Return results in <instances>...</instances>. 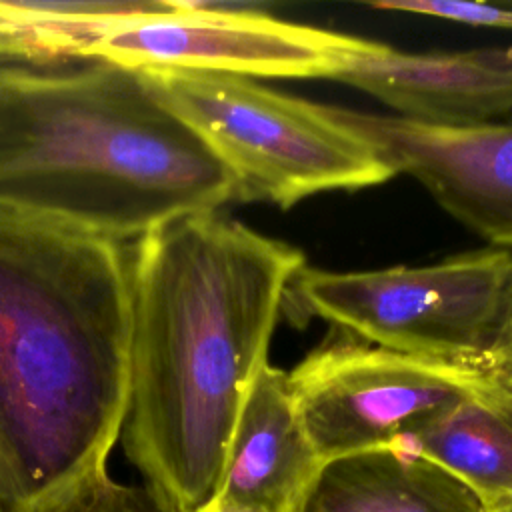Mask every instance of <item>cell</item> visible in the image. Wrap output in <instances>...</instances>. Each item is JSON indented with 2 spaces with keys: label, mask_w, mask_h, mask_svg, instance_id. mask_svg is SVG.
<instances>
[{
  "label": "cell",
  "mask_w": 512,
  "mask_h": 512,
  "mask_svg": "<svg viewBox=\"0 0 512 512\" xmlns=\"http://www.w3.org/2000/svg\"><path fill=\"white\" fill-rule=\"evenodd\" d=\"M126 458L170 512L218 488L242 402L296 274L298 248L220 210L172 220L130 252Z\"/></svg>",
  "instance_id": "cell-1"
},
{
  "label": "cell",
  "mask_w": 512,
  "mask_h": 512,
  "mask_svg": "<svg viewBox=\"0 0 512 512\" xmlns=\"http://www.w3.org/2000/svg\"><path fill=\"white\" fill-rule=\"evenodd\" d=\"M464 482L486 508L512 496V392L498 380L400 440Z\"/></svg>",
  "instance_id": "cell-12"
},
{
  "label": "cell",
  "mask_w": 512,
  "mask_h": 512,
  "mask_svg": "<svg viewBox=\"0 0 512 512\" xmlns=\"http://www.w3.org/2000/svg\"><path fill=\"white\" fill-rule=\"evenodd\" d=\"M366 6L374 10L432 16V18H442V20L470 24V26L512 30V6L458 2V0H372V2H366Z\"/></svg>",
  "instance_id": "cell-14"
},
{
  "label": "cell",
  "mask_w": 512,
  "mask_h": 512,
  "mask_svg": "<svg viewBox=\"0 0 512 512\" xmlns=\"http://www.w3.org/2000/svg\"><path fill=\"white\" fill-rule=\"evenodd\" d=\"M486 372L492 374L500 384H504L512 392V276L504 300L500 326L492 350L488 354Z\"/></svg>",
  "instance_id": "cell-15"
},
{
  "label": "cell",
  "mask_w": 512,
  "mask_h": 512,
  "mask_svg": "<svg viewBox=\"0 0 512 512\" xmlns=\"http://www.w3.org/2000/svg\"><path fill=\"white\" fill-rule=\"evenodd\" d=\"M484 512H512V496H504V498L496 500L494 504L486 506Z\"/></svg>",
  "instance_id": "cell-17"
},
{
  "label": "cell",
  "mask_w": 512,
  "mask_h": 512,
  "mask_svg": "<svg viewBox=\"0 0 512 512\" xmlns=\"http://www.w3.org/2000/svg\"><path fill=\"white\" fill-rule=\"evenodd\" d=\"M304 512H484L456 476L396 442L324 466Z\"/></svg>",
  "instance_id": "cell-11"
},
{
  "label": "cell",
  "mask_w": 512,
  "mask_h": 512,
  "mask_svg": "<svg viewBox=\"0 0 512 512\" xmlns=\"http://www.w3.org/2000/svg\"><path fill=\"white\" fill-rule=\"evenodd\" d=\"M336 82L392 114L432 124H482L512 112V48L410 54L374 42Z\"/></svg>",
  "instance_id": "cell-9"
},
{
  "label": "cell",
  "mask_w": 512,
  "mask_h": 512,
  "mask_svg": "<svg viewBox=\"0 0 512 512\" xmlns=\"http://www.w3.org/2000/svg\"><path fill=\"white\" fill-rule=\"evenodd\" d=\"M126 244L0 214V512L106 472L128 390Z\"/></svg>",
  "instance_id": "cell-2"
},
{
  "label": "cell",
  "mask_w": 512,
  "mask_h": 512,
  "mask_svg": "<svg viewBox=\"0 0 512 512\" xmlns=\"http://www.w3.org/2000/svg\"><path fill=\"white\" fill-rule=\"evenodd\" d=\"M228 202L230 172L142 70L0 64V214L126 244Z\"/></svg>",
  "instance_id": "cell-3"
},
{
  "label": "cell",
  "mask_w": 512,
  "mask_h": 512,
  "mask_svg": "<svg viewBox=\"0 0 512 512\" xmlns=\"http://www.w3.org/2000/svg\"><path fill=\"white\" fill-rule=\"evenodd\" d=\"M286 376L324 464L392 446L496 382L488 372L388 350L346 332L310 350Z\"/></svg>",
  "instance_id": "cell-6"
},
{
  "label": "cell",
  "mask_w": 512,
  "mask_h": 512,
  "mask_svg": "<svg viewBox=\"0 0 512 512\" xmlns=\"http://www.w3.org/2000/svg\"><path fill=\"white\" fill-rule=\"evenodd\" d=\"M324 466L286 372L266 362L242 402L214 494L262 512H304Z\"/></svg>",
  "instance_id": "cell-10"
},
{
  "label": "cell",
  "mask_w": 512,
  "mask_h": 512,
  "mask_svg": "<svg viewBox=\"0 0 512 512\" xmlns=\"http://www.w3.org/2000/svg\"><path fill=\"white\" fill-rule=\"evenodd\" d=\"M142 74L226 166L236 202L286 210L314 194L394 178L372 146L334 120L324 104L240 74L188 68H142Z\"/></svg>",
  "instance_id": "cell-4"
},
{
  "label": "cell",
  "mask_w": 512,
  "mask_h": 512,
  "mask_svg": "<svg viewBox=\"0 0 512 512\" xmlns=\"http://www.w3.org/2000/svg\"><path fill=\"white\" fill-rule=\"evenodd\" d=\"M52 512H170L146 486L122 484L108 470L80 486L64 504Z\"/></svg>",
  "instance_id": "cell-13"
},
{
  "label": "cell",
  "mask_w": 512,
  "mask_h": 512,
  "mask_svg": "<svg viewBox=\"0 0 512 512\" xmlns=\"http://www.w3.org/2000/svg\"><path fill=\"white\" fill-rule=\"evenodd\" d=\"M510 276L512 250L490 246L426 266H304L288 298L368 344L486 372Z\"/></svg>",
  "instance_id": "cell-5"
},
{
  "label": "cell",
  "mask_w": 512,
  "mask_h": 512,
  "mask_svg": "<svg viewBox=\"0 0 512 512\" xmlns=\"http://www.w3.org/2000/svg\"><path fill=\"white\" fill-rule=\"evenodd\" d=\"M192 512H262V510L240 504V502H236L232 498H226V496H220V494H212L204 504H200Z\"/></svg>",
  "instance_id": "cell-16"
},
{
  "label": "cell",
  "mask_w": 512,
  "mask_h": 512,
  "mask_svg": "<svg viewBox=\"0 0 512 512\" xmlns=\"http://www.w3.org/2000/svg\"><path fill=\"white\" fill-rule=\"evenodd\" d=\"M364 138L394 176L408 174L458 222L512 250V120L432 124L326 106Z\"/></svg>",
  "instance_id": "cell-8"
},
{
  "label": "cell",
  "mask_w": 512,
  "mask_h": 512,
  "mask_svg": "<svg viewBox=\"0 0 512 512\" xmlns=\"http://www.w3.org/2000/svg\"><path fill=\"white\" fill-rule=\"evenodd\" d=\"M374 40L300 22L250 6L194 0H146L108 26L88 58L128 68H188L250 78L336 80Z\"/></svg>",
  "instance_id": "cell-7"
}]
</instances>
